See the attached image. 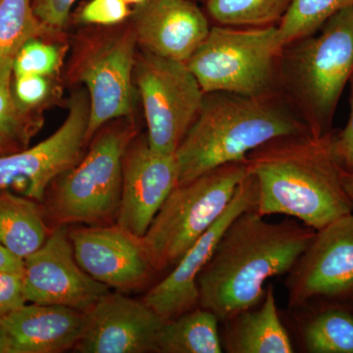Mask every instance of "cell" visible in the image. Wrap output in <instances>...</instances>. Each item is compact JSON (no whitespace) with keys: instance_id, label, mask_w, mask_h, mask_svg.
<instances>
[{"instance_id":"obj_33","label":"cell","mask_w":353,"mask_h":353,"mask_svg":"<svg viewBox=\"0 0 353 353\" xmlns=\"http://www.w3.org/2000/svg\"><path fill=\"white\" fill-rule=\"evenodd\" d=\"M23 270L24 259L16 256L0 243V273L22 274Z\"/></svg>"},{"instance_id":"obj_7","label":"cell","mask_w":353,"mask_h":353,"mask_svg":"<svg viewBox=\"0 0 353 353\" xmlns=\"http://www.w3.org/2000/svg\"><path fill=\"white\" fill-rule=\"evenodd\" d=\"M248 174L246 160L234 162L172 190L141 238L155 271L176 265L219 219Z\"/></svg>"},{"instance_id":"obj_27","label":"cell","mask_w":353,"mask_h":353,"mask_svg":"<svg viewBox=\"0 0 353 353\" xmlns=\"http://www.w3.org/2000/svg\"><path fill=\"white\" fill-rule=\"evenodd\" d=\"M60 66V52L57 46L32 39L21 48L13 62V76L54 75Z\"/></svg>"},{"instance_id":"obj_22","label":"cell","mask_w":353,"mask_h":353,"mask_svg":"<svg viewBox=\"0 0 353 353\" xmlns=\"http://www.w3.org/2000/svg\"><path fill=\"white\" fill-rule=\"evenodd\" d=\"M217 316L197 307L166 320L157 336V353H221L222 339Z\"/></svg>"},{"instance_id":"obj_36","label":"cell","mask_w":353,"mask_h":353,"mask_svg":"<svg viewBox=\"0 0 353 353\" xmlns=\"http://www.w3.org/2000/svg\"><path fill=\"white\" fill-rule=\"evenodd\" d=\"M18 152L17 148L15 146L9 143L8 141H6L3 138L0 137V155L7 154V153Z\"/></svg>"},{"instance_id":"obj_6","label":"cell","mask_w":353,"mask_h":353,"mask_svg":"<svg viewBox=\"0 0 353 353\" xmlns=\"http://www.w3.org/2000/svg\"><path fill=\"white\" fill-rule=\"evenodd\" d=\"M284 50L277 25L211 27L187 62L203 90L248 97L279 92V62Z\"/></svg>"},{"instance_id":"obj_17","label":"cell","mask_w":353,"mask_h":353,"mask_svg":"<svg viewBox=\"0 0 353 353\" xmlns=\"http://www.w3.org/2000/svg\"><path fill=\"white\" fill-rule=\"evenodd\" d=\"M132 27L141 50L183 63L211 29L208 18L192 0H145L136 6Z\"/></svg>"},{"instance_id":"obj_10","label":"cell","mask_w":353,"mask_h":353,"mask_svg":"<svg viewBox=\"0 0 353 353\" xmlns=\"http://www.w3.org/2000/svg\"><path fill=\"white\" fill-rule=\"evenodd\" d=\"M137 48L131 25L102 34L81 53L75 76L87 88L90 101L87 143L102 127L131 114Z\"/></svg>"},{"instance_id":"obj_12","label":"cell","mask_w":353,"mask_h":353,"mask_svg":"<svg viewBox=\"0 0 353 353\" xmlns=\"http://www.w3.org/2000/svg\"><path fill=\"white\" fill-rule=\"evenodd\" d=\"M23 292L27 303L55 304L87 311L109 288L77 261L68 226L51 230L39 250L24 259Z\"/></svg>"},{"instance_id":"obj_3","label":"cell","mask_w":353,"mask_h":353,"mask_svg":"<svg viewBox=\"0 0 353 353\" xmlns=\"http://www.w3.org/2000/svg\"><path fill=\"white\" fill-rule=\"evenodd\" d=\"M306 134H310L307 126L281 90L260 97L205 94L176 150L179 185L223 165L245 161L274 139Z\"/></svg>"},{"instance_id":"obj_29","label":"cell","mask_w":353,"mask_h":353,"mask_svg":"<svg viewBox=\"0 0 353 353\" xmlns=\"http://www.w3.org/2000/svg\"><path fill=\"white\" fill-rule=\"evenodd\" d=\"M13 94L16 103L23 113L43 103L50 92V83L46 77L23 75L14 77Z\"/></svg>"},{"instance_id":"obj_25","label":"cell","mask_w":353,"mask_h":353,"mask_svg":"<svg viewBox=\"0 0 353 353\" xmlns=\"http://www.w3.org/2000/svg\"><path fill=\"white\" fill-rule=\"evenodd\" d=\"M353 6V0H292L279 22V41L283 48L316 34L334 14Z\"/></svg>"},{"instance_id":"obj_8","label":"cell","mask_w":353,"mask_h":353,"mask_svg":"<svg viewBox=\"0 0 353 353\" xmlns=\"http://www.w3.org/2000/svg\"><path fill=\"white\" fill-rule=\"evenodd\" d=\"M134 81L143 102L148 143L164 154H175L196 121L203 90L187 63L137 53Z\"/></svg>"},{"instance_id":"obj_19","label":"cell","mask_w":353,"mask_h":353,"mask_svg":"<svg viewBox=\"0 0 353 353\" xmlns=\"http://www.w3.org/2000/svg\"><path fill=\"white\" fill-rule=\"evenodd\" d=\"M223 350L230 353H292V340L281 320L273 285H267L264 299L225 321Z\"/></svg>"},{"instance_id":"obj_26","label":"cell","mask_w":353,"mask_h":353,"mask_svg":"<svg viewBox=\"0 0 353 353\" xmlns=\"http://www.w3.org/2000/svg\"><path fill=\"white\" fill-rule=\"evenodd\" d=\"M13 69L0 74V137L18 150L29 145L37 125L18 108L13 94Z\"/></svg>"},{"instance_id":"obj_9","label":"cell","mask_w":353,"mask_h":353,"mask_svg":"<svg viewBox=\"0 0 353 353\" xmlns=\"http://www.w3.org/2000/svg\"><path fill=\"white\" fill-rule=\"evenodd\" d=\"M90 101L83 90L69 102L63 124L38 145L0 155V190L43 203L51 183L81 160L87 143Z\"/></svg>"},{"instance_id":"obj_32","label":"cell","mask_w":353,"mask_h":353,"mask_svg":"<svg viewBox=\"0 0 353 353\" xmlns=\"http://www.w3.org/2000/svg\"><path fill=\"white\" fill-rule=\"evenodd\" d=\"M25 303L22 274L0 273V319Z\"/></svg>"},{"instance_id":"obj_11","label":"cell","mask_w":353,"mask_h":353,"mask_svg":"<svg viewBox=\"0 0 353 353\" xmlns=\"http://www.w3.org/2000/svg\"><path fill=\"white\" fill-rule=\"evenodd\" d=\"M285 287L292 309L321 301L353 303V213L315 232Z\"/></svg>"},{"instance_id":"obj_16","label":"cell","mask_w":353,"mask_h":353,"mask_svg":"<svg viewBox=\"0 0 353 353\" xmlns=\"http://www.w3.org/2000/svg\"><path fill=\"white\" fill-rule=\"evenodd\" d=\"M85 313V331L74 352H157L165 320L145 301L108 292Z\"/></svg>"},{"instance_id":"obj_13","label":"cell","mask_w":353,"mask_h":353,"mask_svg":"<svg viewBox=\"0 0 353 353\" xmlns=\"http://www.w3.org/2000/svg\"><path fill=\"white\" fill-rule=\"evenodd\" d=\"M256 199V182L248 171L219 219L174 265L173 270L143 297V301L162 319H173L199 306V274L212 257L229 225L243 211L254 208Z\"/></svg>"},{"instance_id":"obj_23","label":"cell","mask_w":353,"mask_h":353,"mask_svg":"<svg viewBox=\"0 0 353 353\" xmlns=\"http://www.w3.org/2000/svg\"><path fill=\"white\" fill-rule=\"evenodd\" d=\"M48 32L32 0H0V74L13 69L14 59L28 41Z\"/></svg>"},{"instance_id":"obj_31","label":"cell","mask_w":353,"mask_h":353,"mask_svg":"<svg viewBox=\"0 0 353 353\" xmlns=\"http://www.w3.org/2000/svg\"><path fill=\"white\" fill-rule=\"evenodd\" d=\"M350 83V116L347 126L332 134L334 157L343 171L353 173V75Z\"/></svg>"},{"instance_id":"obj_28","label":"cell","mask_w":353,"mask_h":353,"mask_svg":"<svg viewBox=\"0 0 353 353\" xmlns=\"http://www.w3.org/2000/svg\"><path fill=\"white\" fill-rule=\"evenodd\" d=\"M132 15L124 0H92L83 7L80 19L87 24L114 26Z\"/></svg>"},{"instance_id":"obj_18","label":"cell","mask_w":353,"mask_h":353,"mask_svg":"<svg viewBox=\"0 0 353 353\" xmlns=\"http://www.w3.org/2000/svg\"><path fill=\"white\" fill-rule=\"evenodd\" d=\"M87 323L85 311L55 304L25 303L0 319L14 353H61L74 350Z\"/></svg>"},{"instance_id":"obj_21","label":"cell","mask_w":353,"mask_h":353,"mask_svg":"<svg viewBox=\"0 0 353 353\" xmlns=\"http://www.w3.org/2000/svg\"><path fill=\"white\" fill-rule=\"evenodd\" d=\"M301 345L309 353H353V303L321 301L305 307Z\"/></svg>"},{"instance_id":"obj_24","label":"cell","mask_w":353,"mask_h":353,"mask_svg":"<svg viewBox=\"0 0 353 353\" xmlns=\"http://www.w3.org/2000/svg\"><path fill=\"white\" fill-rule=\"evenodd\" d=\"M292 0H208V12L218 25L265 27L279 24Z\"/></svg>"},{"instance_id":"obj_14","label":"cell","mask_w":353,"mask_h":353,"mask_svg":"<svg viewBox=\"0 0 353 353\" xmlns=\"http://www.w3.org/2000/svg\"><path fill=\"white\" fill-rule=\"evenodd\" d=\"M79 265L109 289L125 292L143 287L155 269L143 243L117 224L69 230Z\"/></svg>"},{"instance_id":"obj_30","label":"cell","mask_w":353,"mask_h":353,"mask_svg":"<svg viewBox=\"0 0 353 353\" xmlns=\"http://www.w3.org/2000/svg\"><path fill=\"white\" fill-rule=\"evenodd\" d=\"M77 0H32L39 20L50 32L61 31L68 23L70 12Z\"/></svg>"},{"instance_id":"obj_1","label":"cell","mask_w":353,"mask_h":353,"mask_svg":"<svg viewBox=\"0 0 353 353\" xmlns=\"http://www.w3.org/2000/svg\"><path fill=\"white\" fill-rule=\"evenodd\" d=\"M315 230L272 223L254 208L234 218L197 279L199 306L220 322L261 303L269 279L292 270Z\"/></svg>"},{"instance_id":"obj_15","label":"cell","mask_w":353,"mask_h":353,"mask_svg":"<svg viewBox=\"0 0 353 353\" xmlns=\"http://www.w3.org/2000/svg\"><path fill=\"white\" fill-rule=\"evenodd\" d=\"M179 185L175 154L152 150L136 137L123 159L122 194L116 224L143 238L172 190Z\"/></svg>"},{"instance_id":"obj_4","label":"cell","mask_w":353,"mask_h":353,"mask_svg":"<svg viewBox=\"0 0 353 353\" xmlns=\"http://www.w3.org/2000/svg\"><path fill=\"white\" fill-rule=\"evenodd\" d=\"M319 31L285 46L279 62V90L314 138L333 132L339 101L353 75V6Z\"/></svg>"},{"instance_id":"obj_35","label":"cell","mask_w":353,"mask_h":353,"mask_svg":"<svg viewBox=\"0 0 353 353\" xmlns=\"http://www.w3.org/2000/svg\"><path fill=\"white\" fill-rule=\"evenodd\" d=\"M0 353H14L12 341L0 326Z\"/></svg>"},{"instance_id":"obj_5","label":"cell","mask_w":353,"mask_h":353,"mask_svg":"<svg viewBox=\"0 0 353 353\" xmlns=\"http://www.w3.org/2000/svg\"><path fill=\"white\" fill-rule=\"evenodd\" d=\"M108 125L94 134L87 155L58 176L46 192L44 213L54 228L115 224L122 194L123 159L136 138V130L127 123Z\"/></svg>"},{"instance_id":"obj_37","label":"cell","mask_w":353,"mask_h":353,"mask_svg":"<svg viewBox=\"0 0 353 353\" xmlns=\"http://www.w3.org/2000/svg\"><path fill=\"white\" fill-rule=\"evenodd\" d=\"M125 2H127L128 4L132 3L136 4V6H139V4L143 3L145 0H124Z\"/></svg>"},{"instance_id":"obj_20","label":"cell","mask_w":353,"mask_h":353,"mask_svg":"<svg viewBox=\"0 0 353 353\" xmlns=\"http://www.w3.org/2000/svg\"><path fill=\"white\" fill-rule=\"evenodd\" d=\"M51 230L41 202L0 190V243L25 259L43 246Z\"/></svg>"},{"instance_id":"obj_34","label":"cell","mask_w":353,"mask_h":353,"mask_svg":"<svg viewBox=\"0 0 353 353\" xmlns=\"http://www.w3.org/2000/svg\"><path fill=\"white\" fill-rule=\"evenodd\" d=\"M341 179H343V188H345L348 199H350V204H352L353 213V173L343 171Z\"/></svg>"},{"instance_id":"obj_2","label":"cell","mask_w":353,"mask_h":353,"mask_svg":"<svg viewBox=\"0 0 353 353\" xmlns=\"http://www.w3.org/2000/svg\"><path fill=\"white\" fill-rule=\"evenodd\" d=\"M332 134L284 137L248 154V171L257 187L255 210L260 215L289 216L319 231L352 214Z\"/></svg>"}]
</instances>
